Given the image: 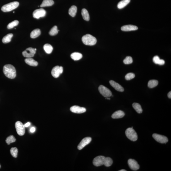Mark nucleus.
Returning a JSON list of instances; mask_svg holds the SVG:
<instances>
[{
  "label": "nucleus",
  "instance_id": "nucleus-44",
  "mask_svg": "<svg viewBox=\"0 0 171 171\" xmlns=\"http://www.w3.org/2000/svg\"><path fill=\"white\" fill-rule=\"evenodd\" d=\"M13 13H15V12H13Z\"/></svg>",
  "mask_w": 171,
  "mask_h": 171
},
{
  "label": "nucleus",
  "instance_id": "nucleus-1",
  "mask_svg": "<svg viewBox=\"0 0 171 171\" xmlns=\"http://www.w3.org/2000/svg\"><path fill=\"white\" fill-rule=\"evenodd\" d=\"M3 71L5 75L9 78L14 79L16 76L15 68L12 65L7 64L5 65L3 67Z\"/></svg>",
  "mask_w": 171,
  "mask_h": 171
},
{
  "label": "nucleus",
  "instance_id": "nucleus-41",
  "mask_svg": "<svg viewBox=\"0 0 171 171\" xmlns=\"http://www.w3.org/2000/svg\"><path fill=\"white\" fill-rule=\"evenodd\" d=\"M119 171H126V170L125 169H122L120 170H119Z\"/></svg>",
  "mask_w": 171,
  "mask_h": 171
},
{
  "label": "nucleus",
  "instance_id": "nucleus-12",
  "mask_svg": "<svg viewBox=\"0 0 171 171\" xmlns=\"http://www.w3.org/2000/svg\"><path fill=\"white\" fill-rule=\"evenodd\" d=\"M128 163L129 167L133 170L136 171L139 169L140 166L135 160L130 159L128 160Z\"/></svg>",
  "mask_w": 171,
  "mask_h": 171
},
{
  "label": "nucleus",
  "instance_id": "nucleus-19",
  "mask_svg": "<svg viewBox=\"0 0 171 171\" xmlns=\"http://www.w3.org/2000/svg\"><path fill=\"white\" fill-rule=\"evenodd\" d=\"M81 14L83 19L86 21H89L90 19V15L88 12L85 9H83L81 11Z\"/></svg>",
  "mask_w": 171,
  "mask_h": 171
},
{
  "label": "nucleus",
  "instance_id": "nucleus-15",
  "mask_svg": "<svg viewBox=\"0 0 171 171\" xmlns=\"http://www.w3.org/2000/svg\"><path fill=\"white\" fill-rule=\"evenodd\" d=\"M109 83L111 86L113 87L117 91L120 92H122L124 91V88L118 83L116 82L113 80H110Z\"/></svg>",
  "mask_w": 171,
  "mask_h": 171
},
{
  "label": "nucleus",
  "instance_id": "nucleus-23",
  "mask_svg": "<svg viewBox=\"0 0 171 171\" xmlns=\"http://www.w3.org/2000/svg\"><path fill=\"white\" fill-rule=\"evenodd\" d=\"M71 57L74 61H77L82 58V55L81 53L78 52H74L71 55Z\"/></svg>",
  "mask_w": 171,
  "mask_h": 171
},
{
  "label": "nucleus",
  "instance_id": "nucleus-7",
  "mask_svg": "<svg viewBox=\"0 0 171 171\" xmlns=\"http://www.w3.org/2000/svg\"><path fill=\"white\" fill-rule=\"evenodd\" d=\"M152 137L156 141L161 144H166L168 141V139L164 136L154 134H153Z\"/></svg>",
  "mask_w": 171,
  "mask_h": 171
},
{
  "label": "nucleus",
  "instance_id": "nucleus-25",
  "mask_svg": "<svg viewBox=\"0 0 171 171\" xmlns=\"http://www.w3.org/2000/svg\"><path fill=\"white\" fill-rule=\"evenodd\" d=\"M133 107L137 113H142L143 110L141 105L137 103H134L133 104Z\"/></svg>",
  "mask_w": 171,
  "mask_h": 171
},
{
  "label": "nucleus",
  "instance_id": "nucleus-14",
  "mask_svg": "<svg viewBox=\"0 0 171 171\" xmlns=\"http://www.w3.org/2000/svg\"><path fill=\"white\" fill-rule=\"evenodd\" d=\"M70 111L73 113H82L86 112V109L85 108L81 107L78 106H74L70 108Z\"/></svg>",
  "mask_w": 171,
  "mask_h": 171
},
{
  "label": "nucleus",
  "instance_id": "nucleus-36",
  "mask_svg": "<svg viewBox=\"0 0 171 171\" xmlns=\"http://www.w3.org/2000/svg\"><path fill=\"white\" fill-rule=\"evenodd\" d=\"M160 59L158 56H155L154 57L153 59V61L154 63L156 64H158L160 60Z\"/></svg>",
  "mask_w": 171,
  "mask_h": 171
},
{
  "label": "nucleus",
  "instance_id": "nucleus-27",
  "mask_svg": "<svg viewBox=\"0 0 171 171\" xmlns=\"http://www.w3.org/2000/svg\"><path fill=\"white\" fill-rule=\"evenodd\" d=\"M44 49L46 53L48 54L52 53L53 50V48L51 45L46 44L44 46Z\"/></svg>",
  "mask_w": 171,
  "mask_h": 171
},
{
  "label": "nucleus",
  "instance_id": "nucleus-39",
  "mask_svg": "<svg viewBox=\"0 0 171 171\" xmlns=\"http://www.w3.org/2000/svg\"><path fill=\"white\" fill-rule=\"evenodd\" d=\"M30 122H28L24 124L25 127H28L30 125Z\"/></svg>",
  "mask_w": 171,
  "mask_h": 171
},
{
  "label": "nucleus",
  "instance_id": "nucleus-18",
  "mask_svg": "<svg viewBox=\"0 0 171 171\" xmlns=\"http://www.w3.org/2000/svg\"><path fill=\"white\" fill-rule=\"evenodd\" d=\"M25 63L28 65L32 66H36L38 64L37 62L31 58H27L25 59Z\"/></svg>",
  "mask_w": 171,
  "mask_h": 171
},
{
  "label": "nucleus",
  "instance_id": "nucleus-34",
  "mask_svg": "<svg viewBox=\"0 0 171 171\" xmlns=\"http://www.w3.org/2000/svg\"><path fill=\"white\" fill-rule=\"evenodd\" d=\"M123 62L124 64H131L133 63V58L130 56H128L126 57L125 59L123 61Z\"/></svg>",
  "mask_w": 171,
  "mask_h": 171
},
{
  "label": "nucleus",
  "instance_id": "nucleus-22",
  "mask_svg": "<svg viewBox=\"0 0 171 171\" xmlns=\"http://www.w3.org/2000/svg\"><path fill=\"white\" fill-rule=\"evenodd\" d=\"M130 1L131 0H122L120 1L118 3L117 5L118 8L119 9H121L124 8L130 3Z\"/></svg>",
  "mask_w": 171,
  "mask_h": 171
},
{
  "label": "nucleus",
  "instance_id": "nucleus-42",
  "mask_svg": "<svg viewBox=\"0 0 171 171\" xmlns=\"http://www.w3.org/2000/svg\"><path fill=\"white\" fill-rule=\"evenodd\" d=\"M106 99H107V100H110V98H109V97L107 98H106Z\"/></svg>",
  "mask_w": 171,
  "mask_h": 171
},
{
  "label": "nucleus",
  "instance_id": "nucleus-45",
  "mask_svg": "<svg viewBox=\"0 0 171 171\" xmlns=\"http://www.w3.org/2000/svg\"><path fill=\"white\" fill-rule=\"evenodd\" d=\"M1 165H0V168H1Z\"/></svg>",
  "mask_w": 171,
  "mask_h": 171
},
{
  "label": "nucleus",
  "instance_id": "nucleus-40",
  "mask_svg": "<svg viewBox=\"0 0 171 171\" xmlns=\"http://www.w3.org/2000/svg\"><path fill=\"white\" fill-rule=\"evenodd\" d=\"M168 96L169 99L171 98V92H169L168 94Z\"/></svg>",
  "mask_w": 171,
  "mask_h": 171
},
{
  "label": "nucleus",
  "instance_id": "nucleus-2",
  "mask_svg": "<svg viewBox=\"0 0 171 171\" xmlns=\"http://www.w3.org/2000/svg\"><path fill=\"white\" fill-rule=\"evenodd\" d=\"M82 40L84 44L87 46H94L97 42L96 38L89 34H86L83 36Z\"/></svg>",
  "mask_w": 171,
  "mask_h": 171
},
{
  "label": "nucleus",
  "instance_id": "nucleus-16",
  "mask_svg": "<svg viewBox=\"0 0 171 171\" xmlns=\"http://www.w3.org/2000/svg\"><path fill=\"white\" fill-rule=\"evenodd\" d=\"M138 28L136 26L132 25H124L122 26L121 30L122 31H133L137 30Z\"/></svg>",
  "mask_w": 171,
  "mask_h": 171
},
{
  "label": "nucleus",
  "instance_id": "nucleus-20",
  "mask_svg": "<svg viewBox=\"0 0 171 171\" xmlns=\"http://www.w3.org/2000/svg\"><path fill=\"white\" fill-rule=\"evenodd\" d=\"M54 2L52 0H44L40 7H50L54 4Z\"/></svg>",
  "mask_w": 171,
  "mask_h": 171
},
{
  "label": "nucleus",
  "instance_id": "nucleus-5",
  "mask_svg": "<svg viewBox=\"0 0 171 171\" xmlns=\"http://www.w3.org/2000/svg\"><path fill=\"white\" fill-rule=\"evenodd\" d=\"M98 89L100 94L105 97H109L112 96L110 90L103 85H100Z\"/></svg>",
  "mask_w": 171,
  "mask_h": 171
},
{
  "label": "nucleus",
  "instance_id": "nucleus-38",
  "mask_svg": "<svg viewBox=\"0 0 171 171\" xmlns=\"http://www.w3.org/2000/svg\"><path fill=\"white\" fill-rule=\"evenodd\" d=\"M35 130H36L35 128L34 127H32L31 128V129H30V131L31 133H33L35 132Z\"/></svg>",
  "mask_w": 171,
  "mask_h": 171
},
{
  "label": "nucleus",
  "instance_id": "nucleus-35",
  "mask_svg": "<svg viewBox=\"0 0 171 171\" xmlns=\"http://www.w3.org/2000/svg\"><path fill=\"white\" fill-rule=\"evenodd\" d=\"M135 77V75L134 73H130L126 74L125 76V79L126 80H130L134 78Z\"/></svg>",
  "mask_w": 171,
  "mask_h": 171
},
{
  "label": "nucleus",
  "instance_id": "nucleus-43",
  "mask_svg": "<svg viewBox=\"0 0 171 171\" xmlns=\"http://www.w3.org/2000/svg\"><path fill=\"white\" fill-rule=\"evenodd\" d=\"M35 49V51H36V49Z\"/></svg>",
  "mask_w": 171,
  "mask_h": 171
},
{
  "label": "nucleus",
  "instance_id": "nucleus-11",
  "mask_svg": "<svg viewBox=\"0 0 171 171\" xmlns=\"http://www.w3.org/2000/svg\"><path fill=\"white\" fill-rule=\"evenodd\" d=\"M36 51L35 49L31 47H29L26 49L25 51H23L22 53L24 57L26 58H31L33 57L36 53Z\"/></svg>",
  "mask_w": 171,
  "mask_h": 171
},
{
  "label": "nucleus",
  "instance_id": "nucleus-32",
  "mask_svg": "<svg viewBox=\"0 0 171 171\" xmlns=\"http://www.w3.org/2000/svg\"><path fill=\"white\" fill-rule=\"evenodd\" d=\"M19 24V21H18L14 20L8 24L7 26V28L9 29L13 28L15 26H17Z\"/></svg>",
  "mask_w": 171,
  "mask_h": 171
},
{
  "label": "nucleus",
  "instance_id": "nucleus-37",
  "mask_svg": "<svg viewBox=\"0 0 171 171\" xmlns=\"http://www.w3.org/2000/svg\"><path fill=\"white\" fill-rule=\"evenodd\" d=\"M164 63L165 61L164 60L160 59L158 64L159 65H164Z\"/></svg>",
  "mask_w": 171,
  "mask_h": 171
},
{
  "label": "nucleus",
  "instance_id": "nucleus-9",
  "mask_svg": "<svg viewBox=\"0 0 171 171\" xmlns=\"http://www.w3.org/2000/svg\"><path fill=\"white\" fill-rule=\"evenodd\" d=\"M105 157L104 156H97L94 158L93 161V164L96 167L103 165Z\"/></svg>",
  "mask_w": 171,
  "mask_h": 171
},
{
  "label": "nucleus",
  "instance_id": "nucleus-30",
  "mask_svg": "<svg viewBox=\"0 0 171 171\" xmlns=\"http://www.w3.org/2000/svg\"><path fill=\"white\" fill-rule=\"evenodd\" d=\"M58 31L57 26H54L50 30L49 33L51 36H55L58 33Z\"/></svg>",
  "mask_w": 171,
  "mask_h": 171
},
{
  "label": "nucleus",
  "instance_id": "nucleus-17",
  "mask_svg": "<svg viewBox=\"0 0 171 171\" xmlns=\"http://www.w3.org/2000/svg\"><path fill=\"white\" fill-rule=\"evenodd\" d=\"M125 115V113L123 111L118 110L115 112L112 115V118L113 119L121 118Z\"/></svg>",
  "mask_w": 171,
  "mask_h": 171
},
{
  "label": "nucleus",
  "instance_id": "nucleus-29",
  "mask_svg": "<svg viewBox=\"0 0 171 171\" xmlns=\"http://www.w3.org/2000/svg\"><path fill=\"white\" fill-rule=\"evenodd\" d=\"M113 163V161L112 159L109 157H105L104 164L105 166L107 167L110 166Z\"/></svg>",
  "mask_w": 171,
  "mask_h": 171
},
{
  "label": "nucleus",
  "instance_id": "nucleus-24",
  "mask_svg": "<svg viewBox=\"0 0 171 171\" xmlns=\"http://www.w3.org/2000/svg\"><path fill=\"white\" fill-rule=\"evenodd\" d=\"M13 36V34L12 33L7 34V35L4 36L2 39V42L4 44L8 43L10 42Z\"/></svg>",
  "mask_w": 171,
  "mask_h": 171
},
{
  "label": "nucleus",
  "instance_id": "nucleus-28",
  "mask_svg": "<svg viewBox=\"0 0 171 171\" xmlns=\"http://www.w3.org/2000/svg\"><path fill=\"white\" fill-rule=\"evenodd\" d=\"M158 82L157 80H152L149 81L148 86L150 88H153L158 85Z\"/></svg>",
  "mask_w": 171,
  "mask_h": 171
},
{
  "label": "nucleus",
  "instance_id": "nucleus-13",
  "mask_svg": "<svg viewBox=\"0 0 171 171\" xmlns=\"http://www.w3.org/2000/svg\"><path fill=\"white\" fill-rule=\"evenodd\" d=\"M92 140V139L90 137H87L82 139L78 146L77 148L79 150H81L87 145L90 144Z\"/></svg>",
  "mask_w": 171,
  "mask_h": 171
},
{
  "label": "nucleus",
  "instance_id": "nucleus-10",
  "mask_svg": "<svg viewBox=\"0 0 171 171\" xmlns=\"http://www.w3.org/2000/svg\"><path fill=\"white\" fill-rule=\"evenodd\" d=\"M46 12L45 10L42 8L36 9L33 12V16L34 18L36 19H39L41 17H44L46 16Z\"/></svg>",
  "mask_w": 171,
  "mask_h": 171
},
{
  "label": "nucleus",
  "instance_id": "nucleus-31",
  "mask_svg": "<svg viewBox=\"0 0 171 171\" xmlns=\"http://www.w3.org/2000/svg\"><path fill=\"white\" fill-rule=\"evenodd\" d=\"M16 139L13 135H11L7 138L6 140V142L8 145H9L12 143L15 142Z\"/></svg>",
  "mask_w": 171,
  "mask_h": 171
},
{
  "label": "nucleus",
  "instance_id": "nucleus-33",
  "mask_svg": "<svg viewBox=\"0 0 171 171\" xmlns=\"http://www.w3.org/2000/svg\"><path fill=\"white\" fill-rule=\"evenodd\" d=\"M18 152V150L17 148H12L11 149L10 152L11 154L13 157H15V158H16L17 157Z\"/></svg>",
  "mask_w": 171,
  "mask_h": 171
},
{
  "label": "nucleus",
  "instance_id": "nucleus-21",
  "mask_svg": "<svg viewBox=\"0 0 171 171\" xmlns=\"http://www.w3.org/2000/svg\"><path fill=\"white\" fill-rule=\"evenodd\" d=\"M41 34V31L39 29H35L31 32L30 33V37L32 38H35L38 37Z\"/></svg>",
  "mask_w": 171,
  "mask_h": 171
},
{
  "label": "nucleus",
  "instance_id": "nucleus-8",
  "mask_svg": "<svg viewBox=\"0 0 171 171\" xmlns=\"http://www.w3.org/2000/svg\"><path fill=\"white\" fill-rule=\"evenodd\" d=\"M63 72V68L62 66H57L54 67L51 71L52 76L55 78H58Z\"/></svg>",
  "mask_w": 171,
  "mask_h": 171
},
{
  "label": "nucleus",
  "instance_id": "nucleus-26",
  "mask_svg": "<svg viewBox=\"0 0 171 171\" xmlns=\"http://www.w3.org/2000/svg\"><path fill=\"white\" fill-rule=\"evenodd\" d=\"M77 11V7L75 6H72L68 11V13L69 15L72 17H75Z\"/></svg>",
  "mask_w": 171,
  "mask_h": 171
},
{
  "label": "nucleus",
  "instance_id": "nucleus-4",
  "mask_svg": "<svg viewBox=\"0 0 171 171\" xmlns=\"http://www.w3.org/2000/svg\"><path fill=\"white\" fill-rule=\"evenodd\" d=\"M19 5V2H11L3 6L2 7V10L4 12H10L17 8Z\"/></svg>",
  "mask_w": 171,
  "mask_h": 171
},
{
  "label": "nucleus",
  "instance_id": "nucleus-6",
  "mask_svg": "<svg viewBox=\"0 0 171 171\" xmlns=\"http://www.w3.org/2000/svg\"><path fill=\"white\" fill-rule=\"evenodd\" d=\"M15 126L17 134L20 136L24 135L25 133V128L23 123L19 121L16 123Z\"/></svg>",
  "mask_w": 171,
  "mask_h": 171
},
{
  "label": "nucleus",
  "instance_id": "nucleus-3",
  "mask_svg": "<svg viewBox=\"0 0 171 171\" xmlns=\"http://www.w3.org/2000/svg\"><path fill=\"white\" fill-rule=\"evenodd\" d=\"M125 134L127 137L133 141H136L138 140V135L133 128H129L126 129Z\"/></svg>",
  "mask_w": 171,
  "mask_h": 171
}]
</instances>
